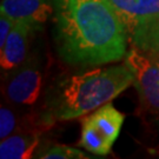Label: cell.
Returning a JSON list of instances; mask_svg holds the SVG:
<instances>
[{"instance_id":"obj_4","label":"cell","mask_w":159,"mask_h":159,"mask_svg":"<svg viewBox=\"0 0 159 159\" xmlns=\"http://www.w3.org/2000/svg\"><path fill=\"white\" fill-rule=\"evenodd\" d=\"M125 63L134 74L133 85L140 102L151 112L159 113V67L146 53L132 47L126 53Z\"/></svg>"},{"instance_id":"obj_6","label":"cell","mask_w":159,"mask_h":159,"mask_svg":"<svg viewBox=\"0 0 159 159\" xmlns=\"http://www.w3.org/2000/svg\"><path fill=\"white\" fill-rule=\"evenodd\" d=\"M0 11L16 23L24 21L35 27L46 23L54 10L52 0H2Z\"/></svg>"},{"instance_id":"obj_12","label":"cell","mask_w":159,"mask_h":159,"mask_svg":"<svg viewBox=\"0 0 159 159\" xmlns=\"http://www.w3.org/2000/svg\"><path fill=\"white\" fill-rule=\"evenodd\" d=\"M17 127L16 114L10 108L1 106L0 108V138L1 140L11 136V133Z\"/></svg>"},{"instance_id":"obj_11","label":"cell","mask_w":159,"mask_h":159,"mask_svg":"<svg viewBox=\"0 0 159 159\" xmlns=\"http://www.w3.org/2000/svg\"><path fill=\"white\" fill-rule=\"evenodd\" d=\"M44 159H85L89 158L80 150L70 148L66 145H54L47 148L44 153L40 156Z\"/></svg>"},{"instance_id":"obj_2","label":"cell","mask_w":159,"mask_h":159,"mask_svg":"<svg viewBox=\"0 0 159 159\" xmlns=\"http://www.w3.org/2000/svg\"><path fill=\"white\" fill-rule=\"evenodd\" d=\"M133 81L134 74L126 63L73 74L51 87L48 110L54 119H75L110 102Z\"/></svg>"},{"instance_id":"obj_8","label":"cell","mask_w":159,"mask_h":159,"mask_svg":"<svg viewBox=\"0 0 159 159\" xmlns=\"http://www.w3.org/2000/svg\"><path fill=\"white\" fill-rule=\"evenodd\" d=\"M124 118V114L114 107L111 102L97 108L94 113L87 117L94 129L111 146H113L114 142L119 136Z\"/></svg>"},{"instance_id":"obj_14","label":"cell","mask_w":159,"mask_h":159,"mask_svg":"<svg viewBox=\"0 0 159 159\" xmlns=\"http://www.w3.org/2000/svg\"><path fill=\"white\" fill-rule=\"evenodd\" d=\"M144 53H146L148 57H151V59L158 65V67H159V41L157 44H154L148 51L144 52Z\"/></svg>"},{"instance_id":"obj_7","label":"cell","mask_w":159,"mask_h":159,"mask_svg":"<svg viewBox=\"0 0 159 159\" xmlns=\"http://www.w3.org/2000/svg\"><path fill=\"white\" fill-rule=\"evenodd\" d=\"M32 29L31 24L24 21H17L13 26L4 46L0 48V64L4 71L14 70L23 64L27 54L29 37Z\"/></svg>"},{"instance_id":"obj_9","label":"cell","mask_w":159,"mask_h":159,"mask_svg":"<svg viewBox=\"0 0 159 159\" xmlns=\"http://www.w3.org/2000/svg\"><path fill=\"white\" fill-rule=\"evenodd\" d=\"M38 134H14L1 140L0 158L1 159H29L32 158L34 150L38 148Z\"/></svg>"},{"instance_id":"obj_13","label":"cell","mask_w":159,"mask_h":159,"mask_svg":"<svg viewBox=\"0 0 159 159\" xmlns=\"http://www.w3.org/2000/svg\"><path fill=\"white\" fill-rule=\"evenodd\" d=\"M14 25H16V21L12 18L1 13V16H0V48L4 46L7 37L11 33Z\"/></svg>"},{"instance_id":"obj_3","label":"cell","mask_w":159,"mask_h":159,"mask_svg":"<svg viewBox=\"0 0 159 159\" xmlns=\"http://www.w3.org/2000/svg\"><path fill=\"white\" fill-rule=\"evenodd\" d=\"M133 47L143 52L159 41V0H110Z\"/></svg>"},{"instance_id":"obj_1","label":"cell","mask_w":159,"mask_h":159,"mask_svg":"<svg viewBox=\"0 0 159 159\" xmlns=\"http://www.w3.org/2000/svg\"><path fill=\"white\" fill-rule=\"evenodd\" d=\"M60 58L78 66L114 63L126 56L127 32L110 0H52Z\"/></svg>"},{"instance_id":"obj_5","label":"cell","mask_w":159,"mask_h":159,"mask_svg":"<svg viewBox=\"0 0 159 159\" xmlns=\"http://www.w3.org/2000/svg\"><path fill=\"white\" fill-rule=\"evenodd\" d=\"M43 75L38 68L25 67L18 71L6 86L8 100L18 105H33L39 99Z\"/></svg>"},{"instance_id":"obj_10","label":"cell","mask_w":159,"mask_h":159,"mask_svg":"<svg viewBox=\"0 0 159 159\" xmlns=\"http://www.w3.org/2000/svg\"><path fill=\"white\" fill-rule=\"evenodd\" d=\"M80 145L89 152L99 156H106L112 148V146L100 136V133L94 129V126L87 118L83 120Z\"/></svg>"}]
</instances>
